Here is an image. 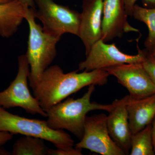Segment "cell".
<instances>
[{"label":"cell","mask_w":155,"mask_h":155,"mask_svg":"<svg viewBox=\"0 0 155 155\" xmlns=\"http://www.w3.org/2000/svg\"><path fill=\"white\" fill-rule=\"evenodd\" d=\"M104 0H83L78 36L85 48V55L102 38Z\"/></svg>","instance_id":"8fae6325"},{"label":"cell","mask_w":155,"mask_h":155,"mask_svg":"<svg viewBox=\"0 0 155 155\" xmlns=\"http://www.w3.org/2000/svg\"><path fill=\"white\" fill-rule=\"evenodd\" d=\"M131 155H155L152 136L151 124L132 134L130 140Z\"/></svg>","instance_id":"e0dca14e"},{"label":"cell","mask_w":155,"mask_h":155,"mask_svg":"<svg viewBox=\"0 0 155 155\" xmlns=\"http://www.w3.org/2000/svg\"><path fill=\"white\" fill-rule=\"evenodd\" d=\"M14 0H0V5H3V4H6L12 2Z\"/></svg>","instance_id":"d4e9b609"},{"label":"cell","mask_w":155,"mask_h":155,"mask_svg":"<svg viewBox=\"0 0 155 155\" xmlns=\"http://www.w3.org/2000/svg\"><path fill=\"white\" fill-rule=\"evenodd\" d=\"M132 17L147 26L148 35L145 41L144 46L147 51H152L155 49V8H149L135 4Z\"/></svg>","instance_id":"2e32d148"},{"label":"cell","mask_w":155,"mask_h":155,"mask_svg":"<svg viewBox=\"0 0 155 155\" xmlns=\"http://www.w3.org/2000/svg\"><path fill=\"white\" fill-rule=\"evenodd\" d=\"M142 64L155 86V57L147 51Z\"/></svg>","instance_id":"ac0fdd59"},{"label":"cell","mask_w":155,"mask_h":155,"mask_svg":"<svg viewBox=\"0 0 155 155\" xmlns=\"http://www.w3.org/2000/svg\"><path fill=\"white\" fill-rule=\"evenodd\" d=\"M94 85L89 86L81 97L75 99L67 97L46 111L48 125L54 130H66L79 140L83 137L87 114L92 111L100 110L109 113L113 104H103L91 101Z\"/></svg>","instance_id":"7a4b0ae2"},{"label":"cell","mask_w":155,"mask_h":155,"mask_svg":"<svg viewBox=\"0 0 155 155\" xmlns=\"http://www.w3.org/2000/svg\"><path fill=\"white\" fill-rule=\"evenodd\" d=\"M129 95L112 103L113 107L107 116V126L111 138L125 152L129 154L130 149V131L127 104Z\"/></svg>","instance_id":"7c38bea8"},{"label":"cell","mask_w":155,"mask_h":155,"mask_svg":"<svg viewBox=\"0 0 155 155\" xmlns=\"http://www.w3.org/2000/svg\"><path fill=\"white\" fill-rule=\"evenodd\" d=\"M137 54H127L120 51L115 44H108L100 39L93 45L85 60L78 64V70L91 71L119 64L143 63L147 51L137 46Z\"/></svg>","instance_id":"52a82bcc"},{"label":"cell","mask_w":155,"mask_h":155,"mask_svg":"<svg viewBox=\"0 0 155 155\" xmlns=\"http://www.w3.org/2000/svg\"><path fill=\"white\" fill-rule=\"evenodd\" d=\"M149 52L153 56L155 57V49L154 50H153L152 51L150 52Z\"/></svg>","instance_id":"484cf974"},{"label":"cell","mask_w":155,"mask_h":155,"mask_svg":"<svg viewBox=\"0 0 155 155\" xmlns=\"http://www.w3.org/2000/svg\"><path fill=\"white\" fill-rule=\"evenodd\" d=\"M104 69L127 89L131 98L139 99L155 94V86L142 63L119 64Z\"/></svg>","instance_id":"9c48e42d"},{"label":"cell","mask_w":155,"mask_h":155,"mask_svg":"<svg viewBox=\"0 0 155 155\" xmlns=\"http://www.w3.org/2000/svg\"><path fill=\"white\" fill-rule=\"evenodd\" d=\"M127 17L123 0H104L101 39L107 42L125 33L139 32L129 24Z\"/></svg>","instance_id":"30bf717a"},{"label":"cell","mask_w":155,"mask_h":155,"mask_svg":"<svg viewBox=\"0 0 155 155\" xmlns=\"http://www.w3.org/2000/svg\"><path fill=\"white\" fill-rule=\"evenodd\" d=\"M13 137V134L9 132L0 131V145L5 144Z\"/></svg>","instance_id":"44dd1931"},{"label":"cell","mask_w":155,"mask_h":155,"mask_svg":"<svg viewBox=\"0 0 155 155\" xmlns=\"http://www.w3.org/2000/svg\"><path fill=\"white\" fill-rule=\"evenodd\" d=\"M127 110L130 131L134 134L151 124L155 117V94L139 99L129 97Z\"/></svg>","instance_id":"4fadbf2b"},{"label":"cell","mask_w":155,"mask_h":155,"mask_svg":"<svg viewBox=\"0 0 155 155\" xmlns=\"http://www.w3.org/2000/svg\"><path fill=\"white\" fill-rule=\"evenodd\" d=\"M0 131L38 137L49 142L57 148L73 147L74 141L64 130L49 127L47 121L28 119L12 114L0 106Z\"/></svg>","instance_id":"277c9868"},{"label":"cell","mask_w":155,"mask_h":155,"mask_svg":"<svg viewBox=\"0 0 155 155\" xmlns=\"http://www.w3.org/2000/svg\"><path fill=\"white\" fill-rule=\"evenodd\" d=\"M34 9L27 8L25 19L29 26L27 49L25 54L30 67L29 86L35 88L44 72L51 66L57 55L56 46L60 40L44 31L35 21Z\"/></svg>","instance_id":"3957f363"},{"label":"cell","mask_w":155,"mask_h":155,"mask_svg":"<svg viewBox=\"0 0 155 155\" xmlns=\"http://www.w3.org/2000/svg\"><path fill=\"white\" fill-rule=\"evenodd\" d=\"M19 1L25 8H36L34 0H19Z\"/></svg>","instance_id":"7402d4cb"},{"label":"cell","mask_w":155,"mask_h":155,"mask_svg":"<svg viewBox=\"0 0 155 155\" xmlns=\"http://www.w3.org/2000/svg\"><path fill=\"white\" fill-rule=\"evenodd\" d=\"M78 71L65 73L57 65L50 66L45 71L40 81L32 90L34 96L45 112L85 87L105 85L110 76L104 69L80 73Z\"/></svg>","instance_id":"6da1fadb"},{"label":"cell","mask_w":155,"mask_h":155,"mask_svg":"<svg viewBox=\"0 0 155 155\" xmlns=\"http://www.w3.org/2000/svg\"><path fill=\"white\" fill-rule=\"evenodd\" d=\"M44 140L24 136L17 139L13 145L12 155H47L48 148Z\"/></svg>","instance_id":"9a60e30c"},{"label":"cell","mask_w":155,"mask_h":155,"mask_svg":"<svg viewBox=\"0 0 155 155\" xmlns=\"http://www.w3.org/2000/svg\"><path fill=\"white\" fill-rule=\"evenodd\" d=\"M18 72L15 79L8 88L0 91V106L5 109L19 107L28 114L46 117V113L28 89L30 67L25 54L18 57Z\"/></svg>","instance_id":"8992f818"},{"label":"cell","mask_w":155,"mask_h":155,"mask_svg":"<svg viewBox=\"0 0 155 155\" xmlns=\"http://www.w3.org/2000/svg\"><path fill=\"white\" fill-rule=\"evenodd\" d=\"M11 152L5 149L4 148L0 145V155H11Z\"/></svg>","instance_id":"cb8c5ba5"},{"label":"cell","mask_w":155,"mask_h":155,"mask_svg":"<svg viewBox=\"0 0 155 155\" xmlns=\"http://www.w3.org/2000/svg\"><path fill=\"white\" fill-rule=\"evenodd\" d=\"M137 0H123L127 16L132 17L133 8ZM145 8H155V0H142Z\"/></svg>","instance_id":"d6986e66"},{"label":"cell","mask_w":155,"mask_h":155,"mask_svg":"<svg viewBox=\"0 0 155 155\" xmlns=\"http://www.w3.org/2000/svg\"><path fill=\"white\" fill-rule=\"evenodd\" d=\"M34 1L37 8L34 9L35 17L41 21L45 32L60 40L64 34L78 36L80 13L54 0Z\"/></svg>","instance_id":"5b68a950"},{"label":"cell","mask_w":155,"mask_h":155,"mask_svg":"<svg viewBox=\"0 0 155 155\" xmlns=\"http://www.w3.org/2000/svg\"><path fill=\"white\" fill-rule=\"evenodd\" d=\"M152 125V136L154 149L155 151V117L151 123Z\"/></svg>","instance_id":"603a6c76"},{"label":"cell","mask_w":155,"mask_h":155,"mask_svg":"<svg viewBox=\"0 0 155 155\" xmlns=\"http://www.w3.org/2000/svg\"><path fill=\"white\" fill-rule=\"evenodd\" d=\"M26 8L19 0L0 5V36L8 38L17 32L25 19Z\"/></svg>","instance_id":"5bb4252c"},{"label":"cell","mask_w":155,"mask_h":155,"mask_svg":"<svg viewBox=\"0 0 155 155\" xmlns=\"http://www.w3.org/2000/svg\"><path fill=\"white\" fill-rule=\"evenodd\" d=\"M82 150L73 147L66 148L48 149L47 155H82Z\"/></svg>","instance_id":"ffe728a7"},{"label":"cell","mask_w":155,"mask_h":155,"mask_svg":"<svg viewBox=\"0 0 155 155\" xmlns=\"http://www.w3.org/2000/svg\"><path fill=\"white\" fill-rule=\"evenodd\" d=\"M105 114L87 116L83 137L75 147L102 155H125L111 138Z\"/></svg>","instance_id":"ba28073f"}]
</instances>
